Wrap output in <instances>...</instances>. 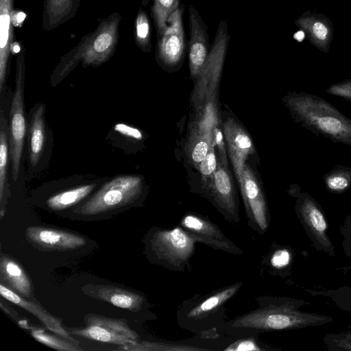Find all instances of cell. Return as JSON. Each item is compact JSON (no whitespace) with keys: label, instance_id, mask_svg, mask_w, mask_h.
Masks as SVG:
<instances>
[{"label":"cell","instance_id":"1","mask_svg":"<svg viewBox=\"0 0 351 351\" xmlns=\"http://www.w3.org/2000/svg\"><path fill=\"white\" fill-rule=\"evenodd\" d=\"M295 121L319 136L351 147V119L328 101L305 92H293L283 99Z\"/></svg>","mask_w":351,"mask_h":351},{"label":"cell","instance_id":"2","mask_svg":"<svg viewBox=\"0 0 351 351\" xmlns=\"http://www.w3.org/2000/svg\"><path fill=\"white\" fill-rule=\"evenodd\" d=\"M143 180L137 176L116 177L104 184L88 200L60 213L72 220L96 221L136 206L143 193Z\"/></svg>","mask_w":351,"mask_h":351},{"label":"cell","instance_id":"3","mask_svg":"<svg viewBox=\"0 0 351 351\" xmlns=\"http://www.w3.org/2000/svg\"><path fill=\"white\" fill-rule=\"evenodd\" d=\"M120 21V15L114 13L101 21L93 32L84 37L62 63L60 75H66L80 61L86 66H96L106 62L115 50Z\"/></svg>","mask_w":351,"mask_h":351},{"label":"cell","instance_id":"4","mask_svg":"<svg viewBox=\"0 0 351 351\" xmlns=\"http://www.w3.org/2000/svg\"><path fill=\"white\" fill-rule=\"evenodd\" d=\"M195 242L182 226L152 228L144 239L145 253L152 263L176 270L184 269L189 263Z\"/></svg>","mask_w":351,"mask_h":351},{"label":"cell","instance_id":"5","mask_svg":"<svg viewBox=\"0 0 351 351\" xmlns=\"http://www.w3.org/2000/svg\"><path fill=\"white\" fill-rule=\"evenodd\" d=\"M327 318L300 312L287 304H269L239 317L231 325L239 329L280 330L319 324Z\"/></svg>","mask_w":351,"mask_h":351},{"label":"cell","instance_id":"6","mask_svg":"<svg viewBox=\"0 0 351 351\" xmlns=\"http://www.w3.org/2000/svg\"><path fill=\"white\" fill-rule=\"evenodd\" d=\"M25 61L23 51L19 53L16 60V86L10 112V149L12 176L14 182L19 177L23 154L26 122L24 114Z\"/></svg>","mask_w":351,"mask_h":351},{"label":"cell","instance_id":"7","mask_svg":"<svg viewBox=\"0 0 351 351\" xmlns=\"http://www.w3.org/2000/svg\"><path fill=\"white\" fill-rule=\"evenodd\" d=\"M27 241L34 248L43 252H73L86 247L90 239L67 230L32 225L25 231Z\"/></svg>","mask_w":351,"mask_h":351},{"label":"cell","instance_id":"8","mask_svg":"<svg viewBox=\"0 0 351 351\" xmlns=\"http://www.w3.org/2000/svg\"><path fill=\"white\" fill-rule=\"evenodd\" d=\"M238 182L248 219V225L254 231L263 234L269 226L267 205L255 174L246 164Z\"/></svg>","mask_w":351,"mask_h":351},{"label":"cell","instance_id":"9","mask_svg":"<svg viewBox=\"0 0 351 351\" xmlns=\"http://www.w3.org/2000/svg\"><path fill=\"white\" fill-rule=\"evenodd\" d=\"M183 7L180 5L170 14L165 29L159 34L156 55L167 67L178 66L185 52V36L182 23Z\"/></svg>","mask_w":351,"mask_h":351},{"label":"cell","instance_id":"10","mask_svg":"<svg viewBox=\"0 0 351 351\" xmlns=\"http://www.w3.org/2000/svg\"><path fill=\"white\" fill-rule=\"evenodd\" d=\"M217 161V167L207 192L225 218L238 223L240 221L239 204L233 179L228 167L223 164L219 157Z\"/></svg>","mask_w":351,"mask_h":351},{"label":"cell","instance_id":"11","mask_svg":"<svg viewBox=\"0 0 351 351\" xmlns=\"http://www.w3.org/2000/svg\"><path fill=\"white\" fill-rule=\"evenodd\" d=\"M81 290L91 298L134 313L142 310L146 301L141 293L109 282L87 283Z\"/></svg>","mask_w":351,"mask_h":351},{"label":"cell","instance_id":"12","mask_svg":"<svg viewBox=\"0 0 351 351\" xmlns=\"http://www.w3.org/2000/svg\"><path fill=\"white\" fill-rule=\"evenodd\" d=\"M180 224L196 242L231 254L243 253L239 247L225 236L217 225L205 218L189 214L183 217Z\"/></svg>","mask_w":351,"mask_h":351},{"label":"cell","instance_id":"13","mask_svg":"<svg viewBox=\"0 0 351 351\" xmlns=\"http://www.w3.org/2000/svg\"><path fill=\"white\" fill-rule=\"evenodd\" d=\"M223 132L228 154L239 182L246 158L254 153V145L248 133L232 119H226L223 122Z\"/></svg>","mask_w":351,"mask_h":351},{"label":"cell","instance_id":"14","mask_svg":"<svg viewBox=\"0 0 351 351\" xmlns=\"http://www.w3.org/2000/svg\"><path fill=\"white\" fill-rule=\"evenodd\" d=\"M189 69L191 77L197 78L207 62L210 51L206 27L191 5L189 6Z\"/></svg>","mask_w":351,"mask_h":351},{"label":"cell","instance_id":"15","mask_svg":"<svg viewBox=\"0 0 351 351\" xmlns=\"http://www.w3.org/2000/svg\"><path fill=\"white\" fill-rule=\"evenodd\" d=\"M0 293L2 298L34 315L47 329L79 346L78 342L62 326V319L46 311L36 300L25 299L1 283Z\"/></svg>","mask_w":351,"mask_h":351},{"label":"cell","instance_id":"16","mask_svg":"<svg viewBox=\"0 0 351 351\" xmlns=\"http://www.w3.org/2000/svg\"><path fill=\"white\" fill-rule=\"evenodd\" d=\"M296 211L307 230L321 245L332 247L327 237L328 225L324 213L316 201L308 193H302L296 202Z\"/></svg>","mask_w":351,"mask_h":351},{"label":"cell","instance_id":"17","mask_svg":"<svg viewBox=\"0 0 351 351\" xmlns=\"http://www.w3.org/2000/svg\"><path fill=\"white\" fill-rule=\"evenodd\" d=\"M0 283L21 297L36 300L33 284L21 264L2 252L0 256Z\"/></svg>","mask_w":351,"mask_h":351},{"label":"cell","instance_id":"18","mask_svg":"<svg viewBox=\"0 0 351 351\" xmlns=\"http://www.w3.org/2000/svg\"><path fill=\"white\" fill-rule=\"evenodd\" d=\"M306 34L309 43L319 50L328 51L333 36L331 21L324 15L305 12L295 22Z\"/></svg>","mask_w":351,"mask_h":351},{"label":"cell","instance_id":"19","mask_svg":"<svg viewBox=\"0 0 351 351\" xmlns=\"http://www.w3.org/2000/svg\"><path fill=\"white\" fill-rule=\"evenodd\" d=\"M13 0H0V92L7 75L8 62L12 49Z\"/></svg>","mask_w":351,"mask_h":351},{"label":"cell","instance_id":"20","mask_svg":"<svg viewBox=\"0 0 351 351\" xmlns=\"http://www.w3.org/2000/svg\"><path fill=\"white\" fill-rule=\"evenodd\" d=\"M10 149V132L3 111L1 109L0 117V216L3 217L10 195L8 183V167Z\"/></svg>","mask_w":351,"mask_h":351},{"label":"cell","instance_id":"21","mask_svg":"<svg viewBox=\"0 0 351 351\" xmlns=\"http://www.w3.org/2000/svg\"><path fill=\"white\" fill-rule=\"evenodd\" d=\"M80 0H44L43 27L52 30L72 19Z\"/></svg>","mask_w":351,"mask_h":351},{"label":"cell","instance_id":"22","mask_svg":"<svg viewBox=\"0 0 351 351\" xmlns=\"http://www.w3.org/2000/svg\"><path fill=\"white\" fill-rule=\"evenodd\" d=\"M45 107L43 104H37L32 112L29 130V158L32 167L39 162L45 143Z\"/></svg>","mask_w":351,"mask_h":351},{"label":"cell","instance_id":"23","mask_svg":"<svg viewBox=\"0 0 351 351\" xmlns=\"http://www.w3.org/2000/svg\"><path fill=\"white\" fill-rule=\"evenodd\" d=\"M95 187V184L80 185L53 194L46 199L45 207L60 214L71 210L81 204Z\"/></svg>","mask_w":351,"mask_h":351},{"label":"cell","instance_id":"24","mask_svg":"<svg viewBox=\"0 0 351 351\" xmlns=\"http://www.w3.org/2000/svg\"><path fill=\"white\" fill-rule=\"evenodd\" d=\"M214 144L211 129L201 125L195 128L187 142L186 153L191 162L198 168Z\"/></svg>","mask_w":351,"mask_h":351},{"label":"cell","instance_id":"25","mask_svg":"<svg viewBox=\"0 0 351 351\" xmlns=\"http://www.w3.org/2000/svg\"><path fill=\"white\" fill-rule=\"evenodd\" d=\"M66 330L70 334L74 335L94 341L115 344L119 346L134 342L126 336L97 325H86V327L83 328H71Z\"/></svg>","mask_w":351,"mask_h":351},{"label":"cell","instance_id":"26","mask_svg":"<svg viewBox=\"0 0 351 351\" xmlns=\"http://www.w3.org/2000/svg\"><path fill=\"white\" fill-rule=\"evenodd\" d=\"M242 283H237L207 297L192 308L188 313L190 318H198L206 315L221 306L236 294Z\"/></svg>","mask_w":351,"mask_h":351},{"label":"cell","instance_id":"27","mask_svg":"<svg viewBox=\"0 0 351 351\" xmlns=\"http://www.w3.org/2000/svg\"><path fill=\"white\" fill-rule=\"evenodd\" d=\"M86 325H97L106 327L117 333L131 339L134 341H138L139 335L132 330L125 319L111 318L101 315L88 313L83 317Z\"/></svg>","mask_w":351,"mask_h":351},{"label":"cell","instance_id":"28","mask_svg":"<svg viewBox=\"0 0 351 351\" xmlns=\"http://www.w3.org/2000/svg\"><path fill=\"white\" fill-rule=\"evenodd\" d=\"M18 323L23 328L27 329L36 341L49 348L60 351L82 350L81 348L72 342L64 338L60 339V337H58L56 335H50L46 332L43 329L30 326L25 321H18Z\"/></svg>","mask_w":351,"mask_h":351},{"label":"cell","instance_id":"29","mask_svg":"<svg viewBox=\"0 0 351 351\" xmlns=\"http://www.w3.org/2000/svg\"><path fill=\"white\" fill-rule=\"evenodd\" d=\"M326 189L332 193L341 194L351 188V168L337 165L324 177Z\"/></svg>","mask_w":351,"mask_h":351},{"label":"cell","instance_id":"30","mask_svg":"<svg viewBox=\"0 0 351 351\" xmlns=\"http://www.w3.org/2000/svg\"><path fill=\"white\" fill-rule=\"evenodd\" d=\"M179 5V0H153L152 15L158 34L165 29L170 14Z\"/></svg>","mask_w":351,"mask_h":351},{"label":"cell","instance_id":"31","mask_svg":"<svg viewBox=\"0 0 351 351\" xmlns=\"http://www.w3.org/2000/svg\"><path fill=\"white\" fill-rule=\"evenodd\" d=\"M135 37L138 46L143 51L150 49V24L147 14L140 10L135 22Z\"/></svg>","mask_w":351,"mask_h":351},{"label":"cell","instance_id":"32","mask_svg":"<svg viewBox=\"0 0 351 351\" xmlns=\"http://www.w3.org/2000/svg\"><path fill=\"white\" fill-rule=\"evenodd\" d=\"M214 145L215 143L198 167L202 176L203 187L206 191L211 184L217 167L218 161L215 153Z\"/></svg>","mask_w":351,"mask_h":351},{"label":"cell","instance_id":"33","mask_svg":"<svg viewBox=\"0 0 351 351\" xmlns=\"http://www.w3.org/2000/svg\"><path fill=\"white\" fill-rule=\"evenodd\" d=\"M326 92L351 101V79L332 84Z\"/></svg>","mask_w":351,"mask_h":351},{"label":"cell","instance_id":"34","mask_svg":"<svg viewBox=\"0 0 351 351\" xmlns=\"http://www.w3.org/2000/svg\"><path fill=\"white\" fill-rule=\"evenodd\" d=\"M261 350L253 339L238 340L224 349L225 351H260Z\"/></svg>","mask_w":351,"mask_h":351},{"label":"cell","instance_id":"35","mask_svg":"<svg viewBox=\"0 0 351 351\" xmlns=\"http://www.w3.org/2000/svg\"><path fill=\"white\" fill-rule=\"evenodd\" d=\"M212 136L213 139V142L215 145L217 146L219 155L220 160L223 162V165L228 167V158L227 154L225 149V144L223 140L222 133L220 129L217 128L215 125H213L211 129Z\"/></svg>","mask_w":351,"mask_h":351},{"label":"cell","instance_id":"36","mask_svg":"<svg viewBox=\"0 0 351 351\" xmlns=\"http://www.w3.org/2000/svg\"><path fill=\"white\" fill-rule=\"evenodd\" d=\"M291 260V255L285 249L278 250L274 253L271 258V265L278 269L287 266Z\"/></svg>","mask_w":351,"mask_h":351},{"label":"cell","instance_id":"37","mask_svg":"<svg viewBox=\"0 0 351 351\" xmlns=\"http://www.w3.org/2000/svg\"><path fill=\"white\" fill-rule=\"evenodd\" d=\"M117 127V130L121 132L123 134H125V135L127 134L130 137L135 138H140L141 137V132L135 128H130L123 124H119Z\"/></svg>","mask_w":351,"mask_h":351},{"label":"cell","instance_id":"38","mask_svg":"<svg viewBox=\"0 0 351 351\" xmlns=\"http://www.w3.org/2000/svg\"><path fill=\"white\" fill-rule=\"evenodd\" d=\"M1 308L5 313L8 314L13 319L18 320V314L17 312L14 311L12 308H10L9 306L5 304H3V301L0 302Z\"/></svg>","mask_w":351,"mask_h":351}]
</instances>
